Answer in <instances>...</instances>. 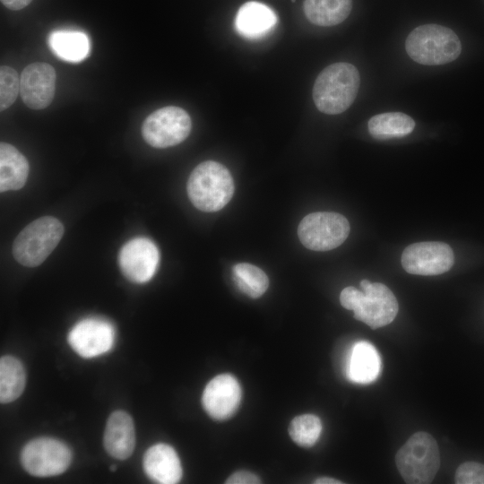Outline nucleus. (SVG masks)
Listing matches in <instances>:
<instances>
[{"instance_id":"7ed1b4c3","label":"nucleus","mask_w":484,"mask_h":484,"mask_svg":"<svg viewBox=\"0 0 484 484\" xmlns=\"http://www.w3.org/2000/svg\"><path fill=\"white\" fill-rule=\"evenodd\" d=\"M186 187L194 206L207 212L222 209L234 193V182L229 171L213 160L196 166L189 176Z\"/></svg>"},{"instance_id":"4be33fe9","label":"nucleus","mask_w":484,"mask_h":484,"mask_svg":"<svg viewBox=\"0 0 484 484\" xmlns=\"http://www.w3.org/2000/svg\"><path fill=\"white\" fill-rule=\"evenodd\" d=\"M367 128L375 139L388 140L410 134L415 128V121L402 112H385L372 117Z\"/></svg>"},{"instance_id":"f257e3e1","label":"nucleus","mask_w":484,"mask_h":484,"mask_svg":"<svg viewBox=\"0 0 484 484\" xmlns=\"http://www.w3.org/2000/svg\"><path fill=\"white\" fill-rule=\"evenodd\" d=\"M363 291L349 286L340 295L341 306L354 312V318L372 329L389 324L395 318L399 305L392 290L383 283L362 280Z\"/></svg>"},{"instance_id":"cd10ccee","label":"nucleus","mask_w":484,"mask_h":484,"mask_svg":"<svg viewBox=\"0 0 484 484\" xmlns=\"http://www.w3.org/2000/svg\"><path fill=\"white\" fill-rule=\"evenodd\" d=\"M227 484H257L261 480L257 475L247 471H238L231 474L227 480Z\"/></svg>"},{"instance_id":"4468645a","label":"nucleus","mask_w":484,"mask_h":484,"mask_svg":"<svg viewBox=\"0 0 484 484\" xmlns=\"http://www.w3.org/2000/svg\"><path fill=\"white\" fill-rule=\"evenodd\" d=\"M242 397L240 385L229 374L213 377L205 386L202 403L207 414L216 419L229 418L238 408Z\"/></svg>"},{"instance_id":"dca6fc26","label":"nucleus","mask_w":484,"mask_h":484,"mask_svg":"<svg viewBox=\"0 0 484 484\" xmlns=\"http://www.w3.org/2000/svg\"><path fill=\"white\" fill-rule=\"evenodd\" d=\"M108 454L119 460L131 456L135 446L134 425L131 416L124 411H116L108 417L103 437Z\"/></svg>"},{"instance_id":"1a4fd4ad","label":"nucleus","mask_w":484,"mask_h":484,"mask_svg":"<svg viewBox=\"0 0 484 484\" xmlns=\"http://www.w3.org/2000/svg\"><path fill=\"white\" fill-rule=\"evenodd\" d=\"M72 461L70 448L62 441L39 437L22 448L21 462L24 470L36 477H51L63 473Z\"/></svg>"},{"instance_id":"c85d7f7f","label":"nucleus","mask_w":484,"mask_h":484,"mask_svg":"<svg viewBox=\"0 0 484 484\" xmlns=\"http://www.w3.org/2000/svg\"><path fill=\"white\" fill-rule=\"evenodd\" d=\"M32 0H1L2 4L10 10L18 11L26 7Z\"/></svg>"},{"instance_id":"9b49d317","label":"nucleus","mask_w":484,"mask_h":484,"mask_svg":"<svg viewBox=\"0 0 484 484\" xmlns=\"http://www.w3.org/2000/svg\"><path fill=\"white\" fill-rule=\"evenodd\" d=\"M116 332L108 321L89 317L78 322L69 332L67 341L81 357L91 359L112 349Z\"/></svg>"},{"instance_id":"39448f33","label":"nucleus","mask_w":484,"mask_h":484,"mask_svg":"<svg viewBox=\"0 0 484 484\" xmlns=\"http://www.w3.org/2000/svg\"><path fill=\"white\" fill-rule=\"evenodd\" d=\"M395 463L406 483L432 482L440 466L436 441L427 432L414 433L397 452Z\"/></svg>"},{"instance_id":"412c9836","label":"nucleus","mask_w":484,"mask_h":484,"mask_svg":"<svg viewBox=\"0 0 484 484\" xmlns=\"http://www.w3.org/2000/svg\"><path fill=\"white\" fill-rule=\"evenodd\" d=\"M352 0H304L307 19L318 26L337 25L350 15Z\"/></svg>"},{"instance_id":"ddd939ff","label":"nucleus","mask_w":484,"mask_h":484,"mask_svg":"<svg viewBox=\"0 0 484 484\" xmlns=\"http://www.w3.org/2000/svg\"><path fill=\"white\" fill-rule=\"evenodd\" d=\"M56 71L44 62L27 65L20 76V94L24 104L31 109L48 107L55 95Z\"/></svg>"},{"instance_id":"f03ea898","label":"nucleus","mask_w":484,"mask_h":484,"mask_svg":"<svg viewBox=\"0 0 484 484\" xmlns=\"http://www.w3.org/2000/svg\"><path fill=\"white\" fill-rule=\"evenodd\" d=\"M360 77L351 64L338 62L325 67L313 87V99L319 111L336 115L348 109L355 100Z\"/></svg>"},{"instance_id":"a878e982","label":"nucleus","mask_w":484,"mask_h":484,"mask_svg":"<svg viewBox=\"0 0 484 484\" xmlns=\"http://www.w3.org/2000/svg\"><path fill=\"white\" fill-rule=\"evenodd\" d=\"M20 92V76L7 65L0 68V108L4 111L16 100Z\"/></svg>"},{"instance_id":"a211bd4d","label":"nucleus","mask_w":484,"mask_h":484,"mask_svg":"<svg viewBox=\"0 0 484 484\" xmlns=\"http://www.w3.org/2000/svg\"><path fill=\"white\" fill-rule=\"evenodd\" d=\"M381 370V359L376 348L366 341L355 343L350 350L346 374L357 384L374 382Z\"/></svg>"},{"instance_id":"6ab92c4d","label":"nucleus","mask_w":484,"mask_h":484,"mask_svg":"<svg viewBox=\"0 0 484 484\" xmlns=\"http://www.w3.org/2000/svg\"><path fill=\"white\" fill-rule=\"evenodd\" d=\"M30 171L27 159L14 146L0 143V191L21 189L26 183Z\"/></svg>"},{"instance_id":"423d86ee","label":"nucleus","mask_w":484,"mask_h":484,"mask_svg":"<svg viewBox=\"0 0 484 484\" xmlns=\"http://www.w3.org/2000/svg\"><path fill=\"white\" fill-rule=\"evenodd\" d=\"M64 234V226L52 216L39 218L28 224L13 244L15 260L27 267L41 264L53 252Z\"/></svg>"},{"instance_id":"20e7f679","label":"nucleus","mask_w":484,"mask_h":484,"mask_svg":"<svg viewBox=\"0 0 484 484\" xmlns=\"http://www.w3.org/2000/svg\"><path fill=\"white\" fill-rule=\"evenodd\" d=\"M405 49L415 62L424 65H441L455 60L461 54L458 36L439 24H424L407 37Z\"/></svg>"},{"instance_id":"5701e85b","label":"nucleus","mask_w":484,"mask_h":484,"mask_svg":"<svg viewBox=\"0 0 484 484\" xmlns=\"http://www.w3.org/2000/svg\"><path fill=\"white\" fill-rule=\"evenodd\" d=\"M26 384V374L22 362L13 356L0 359V402L8 403L22 393Z\"/></svg>"},{"instance_id":"bb28decb","label":"nucleus","mask_w":484,"mask_h":484,"mask_svg":"<svg viewBox=\"0 0 484 484\" xmlns=\"http://www.w3.org/2000/svg\"><path fill=\"white\" fill-rule=\"evenodd\" d=\"M457 484H484V464L477 462L462 463L455 471Z\"/></svg>"},{"instance_id":"6e6552de","label":"nucleus","mask_w":484,"mask_h":484,"mask_svg":"<svg viewBox=\"0 0 484 484\" xmlns=\"http://www.w3.org/2000/svg\"><path fill=\"white\" fill-rule=\"evenodd\" d=\"M191 128V117L185 109L167 106L151 113L143 121L141 132L151 146L168 148L182 143Z\"/></svg>"},{"instance_id":"f3484780","label":"nucleus","mask_w":484,"mask_h":484,"mask_svg":"<svg viewBox=\"0 0 484 484\" xmlns=\"http://www.w3.org/2000/svg\"><path fill=\"white\" fill-rule=\"evenodd\" d=\"M278 16L265 4L250 1L240 6L235 17V29L246 39H256L267 35L276 26Z\"/></svg>"},{"instance_id":"0eeeda50","label":"nucleus","mask_w":484,"mask_h":484,"mask_svg":"<svg viewBox=\"0 0 484 484\" xmlns=\"http://www.w3.org/2000/svg\"><path fill=\"white\" fill-rule=\"evenodd\" d=\"M350 233L348 220L332 212H317L305 216L298 229L301 243L314 251H328L341 245Z\"/></svg>"},{"instance_id":"f8f14e48","label":"nucleus","mask_w":484,"mask_h":484,"mask_svg":"<svg viewBox=\"0 0 484 484\" xmlns=\"http://www.w3.org/2000/svg\"><path fill=\"white\" fill-rule=\"evenodd\" d=\"M160 253L155 244L146 238H135L119 251L118 264L124 276L130 281L144 283L156 272Z\"/></svg>"},{"instance_id":"2eb2a0df","label":"nucleus","mask_w":484,"mask_h":484,"mask_svg":"<svg viewBox=\"0 0 484 484\" xmlns=\"http://www.w3.org/2000/svg\"><path fill=\"white\" fill-rule=\"evenodd\" d=\"M143 466L146 475L156 483L176 484L183 474L177 452L172 446L163 443L148 448L143 455Z\"/></svg>"},{"instance_id":"393cba45","label":"nucleus","mask_w":484,"mask_h":484,"mask_svg":"<svg viewBox=\"0 0 484 484\" xmlns=\"http://www.w3.org/2000/svg\"><path fill=\"white\" fill-rule=\"evenodd\" d=\"M322 428V421L316 415L303 414L291 420L289 434L298 445L309 447L318 440Z\"/></svg>"},{"instance_id":"c756f323","label":"nucleus","mask_w":484,"mask_h":484,"mask_svg":"<svg viewBox=\"0 0 484 484\" xmlns=\"http://www.w3.org/2000/svg\"><path fill=\"white\" fill-rule=\"evenodd\" d=\"M314 483L315 484H341L342 481L330 478V477H321L316 479Z\"/></svg>"},{"instance_id":"7c9ffc66","label":"nucleus","mask_w":484,"mask_h":484,"mask_svg":"<svg viewBox=\"0 0 484 484\" xmlns=\"http://www.w3.org/2000/svg\"><path fill=\"white\" fill-rule=\"evenodd\" d=\"M110 470L114 471L116 470L115 465L111 466V467H110Z\"/></svg>"},{"instance_id":"aec40b11","label":"nucleus","mask_w":484,"mask_h":484,"mask_svg":"<svg viewBox=\"0 0 484 484\" xmlns=\"http://www.w3.org/2000/svg\"><path fill=\"white\" fill-rule=\"evenodd\" d=\"M48 43L56 56L71 63L82 61L91 48L88 36L78 30L53 31L48 36Z\"/></svg>"},{"instance_id":"b1692460","label":"nucleus","mask_w":484,"mask_h":484,"mask_svg":"<svg viewBox=\"0 0 484 484\" xmlns=\"http://www.w3.org/2000/svg\"><path fill=\"white\" fill-rule=\"evenodd\" d=\"M232 274L238 288L252 298L261 297L268 289L267 275L255 265L246 263L238 264L233 266Z\"/></svg>"},{"instance_id":"9d476101","label":"nucleus","mask_w":484,"mask_h":484,"mask_svg":"<svg viewBox=\"0 0 484 484\" xmlns=\"http://www.w3.org/2000/svg\"><path fill=\"white\" fill-rule=\"evenodd\" d=\"M403 269L416 275H438L451 269L454 252L449 245L438 241H425L408 246L402 254Z\"/></svg>"}]
</instances>
